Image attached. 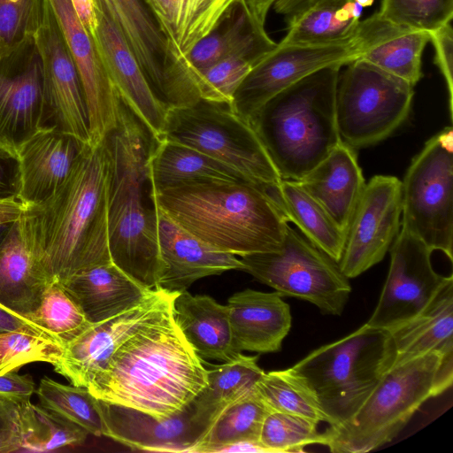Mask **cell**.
<instances>
[{
	"instance_id": "cell-1",
	"label": "cell",
	"mask_w": 453,
	"mask_h": 453,
	"mask_svg": "<svg viewBox=\"0 0 453 453\" xmlns=\"http://www.w3.org/2000/svg\"><path fill=\"white\" fill-rule=\"evenodd\" d=\"M109 160L104 142L86 144L64 182L44 201L24 204L26 244L50 283L111 262Z\"/></svg>"
},
{
	"instance_id": "cell-2",
	"label": "cell",
	"mask_w": 453,
	"mask_h": 453,
	"mask_svg": "<svg viewBox=\"0 0 453 453\" xmlns=\"http://www.w3.org/2000/svg\"><path fill=\"white\" fill-rule=\"evenodd\" d=\"M208 370L176 325L173 304L112 354L87 389L96 398L169 417L206 387Z\"/></svg>"
},
{
	"instance_id": "cell-3",
	"label": "cell",
	"mask_w": 453,
	"mask_h": 453,
	"mask_svg": "<svg viewBox=\"0 0 453 453\" xmlns=\"http://www.w3.org/2000/svg\"><path fill=\"white\" fill-rule=\"evenodd\" d=\"M269 188L244 180H212L149 189V196L200 241L242 257L277 251L283 244L288 222Z\"/></svg>"
},
{
	"instance_id": "cell-4",
	"label": "cell",
	"mask_w": 453,
	"mask_h": 453,
	"mask_svg": "<svg viewBox=\"0 0 453 453\" xmlns=\"http://www.w3.org/2000/svg\"><path fill=\"white\" fill-rule=\"evenodd\" d=\"M109 160L111 262L139 284L158 288L162 272L156 211L145 203L148 158L155 138L121 99L117 126L103 140Z\"/></svg>"
},
{
	"instance_id": "cell-5",
	"label": "cell",
	"mask_w": 453,
	"mask_h": 453,
	"mask_svg": "<svg viewBox=\"0 0 453 453\" xmlns=\"http://www.w3.org/2000/svg\"><path fill=\"white\" fill-rule=\"evenodd\" d=\"M342 67L309 74L271 98L251 119L282 180H300L342 142L336 91Z\"/></svg>"
},
{
	"instance_id": "cell-6",
	"label": "cell",
	"mask_w": 453,
	"mask_h": 453,
	"mask_svg": "<svg viewBox=\"0 0 453 453\" xmlns=\"http://www.w3.org/2000/svg\"><path fill=\"white\" fill-rule=\"evenodd\" d=\"M453 382V354L430 352L394 365L344 424L328 426L324 446L334 453H365L391 441L428 399Z\"/></svg>"
},
{
	"instance_id": "cell-7",
	"label": "cell",
	"mask_w": 453,
	"mask_h": 453,
	"mask_svg": "<svg viewBox=\"0 0 453 453\" xmlns=\"http://www.w3.org/2000/svg\"><path fill=\"white\" fill-rule=\"evenodd\" d=\"M395 360L390 332L365 324L289 369L313 394L328 426L334 427L351 418Z\"/></svg>"
},
{
	"instance_id": "cell-8",
	"label": "cell",
	"mask_w": 453,
	"mask_h": 453,
	"mask_svg": "<svg viewBox=\"0 0 453 453\" xmlns=\"http://www.w3.org/2000/svg\"><path fill=\"white\" fill-rule=\"evenodd\" d=\"M160 138L204 153L254 184L269 188L282 180L254 126L231 104L201 99L169 108Z\"/></svg>"
},
{
	"instance_id": "cell-9",
	"label": "cell",
	"mask_w": 453,
	"mask_h": 453,
	"mask_svg": "<svg viewBox=\"0 0 453 453\" xmlns=\"http://www.w3.org/2000/svg\"><path fill=\"white\" fill-rule=\"evenodd\" d=\"M344 67L336 91L341 140L354 150L374 145L407 119L414 86L360 58Z\"/></svg>"
},
{
	"instance_id": "cell-10",
	"label": "cell",
	"mask_w": 453,
	"mask_h": 453,
	"mask_svg": "<svg viewBox=\"0 0 453 453\" xmlns=\"http://www.w3.org/2000/svg\"><path fill=\"white\" fill-rule=\"evenodd\" d=\"M401 227L452 261L453 129L431 137L411 160L403 181Z\"/></svg>"
},
{
	"instance_id": "cell-11",
	"label": "cell",
	"mask_w": 453,
	"mask_h": 453,
	"mask_svg": "<svg viewBox=\"0 0 453 453\" xmlns=\"http://www.w3.org/2000/svg\"><path fill=\"white\" fill-rule=\"evenodd\" d=\"M245 272L281 296L311 303L324 314L339 316L351 287L339 265L288 224L281 248L241 257Z\"/></svg>"
},
{
	"instance_id": "cell-12",
	"label": "cell",
	"mask_w": 453,
	"mask_h": 453,
	"mask_svg": "<svg viewBox=\"0 0 453 453\" xmlns=\"http://www.w3.org/2000/svg\"><path fill=\"white\" fill-rule=\"evenodd\" d=\"M137 60L157 96L167 108L201 100L188 73L174 60L144 0H101Z\"/></svg>"
},
{
	"instance_id": "cell-13",
	"label": "cell",
	"mask_w": 453,
	"mask_h": 453,
	"mask_svg": "<svg viewBox=\"0 0 453 453\" xmlns=\"http://www.w3.org/2000/svg\"><path fill=\"white\" fill-rule=\"evenodd\" d=\"M356 34V33H355ZM359 58L354 36L326 44H280L266 53L237 88L231 105L249 121L274 96L324 67L345 65Z\"/></svg>"
},
{
	"instance_id": "cell-14",
	"label": "cell",
	"mask_w": 453,
	"mask_h": 453,
	"mask_svg": "<svg viewBox=\"0 0 453 453\" xmlns=\"http://www.w3.org/2000/svg\"><path fill=\"white\" fill-rule=\"evenodd\" d=\"M390 265L377 306L366 324L391 330L421 312L452 275L433 267L430 250L403 228L392 242Z\"/></svg>"
},
{
	"instance_id": "cell-15",
	"label": "cell",
	"mask_w": 453,
	"mask_h": 453,
	"mask_svg": "<svg viewBox=\"0 0 453 453\" xmlns=\"http://www.w3.org/2000/svg\"><path fill=\"white\" fill-rule=\"evenodd\" d=\"M401 180L375 175L365 184L346 232L340 270L348 278L380 263L401 228Z\"/></svg>"
},
{
	"instance_id": "cell-16",
	"label": "cell",
	"mask_w": 453,
	"mask_h": 453,
	"mask_svg": "<svg viewBox=\"0 0 453 453\" xmlns=\"http://www.w3.org/2000/svg\"><path fill=\"white\" fill-rule=\"evenodd\" d=\"M35 41L43 65V127L55 128L90 144L81 79L49 0Z\"/></svg>"
},
{
	"instance_id": "cell-17",
	"label": "cell",
	"mask_w": 453,
	"mask_h": 453,
	"mask_svg": "<svg viewBox=\"0 0 453 453\" xmlns=\"http://www.w3.org/2000/svg\"><path fill=\"white\" fill-rule=\"evenodd\" d=\"M178 293L153 289L140 303L99 323L91 324L63 347L54 370L72 385L87 388L104 369L112 354L131 335L159 318Z\"/></svg>"
},
{
	"instance_id": "cell-18",
	"label": "cell",
	"mask_w": 453,
	"mask_h": 453,
	"mask_svg": "<svg viewBox=\"0 0 453 453\" xmlns=\"http://www.w3.org/2000/svg\"><path fill=\"white\" fill-rule=\"evenodd\" d=\"M43 127V65L32 37L0 57V142L17 150Z\"/></svg>"
},
{
	"instance_id": "cell-19",
	"label": "cell",
	"mask_w": 453,
	"mask_h": 453,
	"mask_svg": "<svg viewBox=\"0 0 453 453\" xmlns=\"http://www.w3.org/2000/svg\"><path fill=\"white\" fill-rule=\"evenodd\" d=\"M49 2L81 79L88 113L90 144H98L117 126L121 98L94 39L81 23L71 1Z\"/></svg>"
},
{
	"instance_id": "cell-20",
	"label": "cell",
	"mask_w": 453,
	"mask_h": 453,
	"mask_svg": "<svg viewBox=\"0 0 453 453\" xmlns=\"http://www.w3.org/2000/svg\"><path fill=\"white\" fill-rule=\"evenodd\" d=\"M191 403L183 411L162 418L96 398L103 435L133 449L151 452L193 453L207 431L194 419Z\"/></svg>"
},
{
	"instance_id": "cell-21",
	"label": "cell",
	"mask_w": 453,
	"mask_h": 453,
	"mask_svg": "<svg viewBox=\"0 0 453 453\" xmlns=\"http://www.w3.org/2000/svg\"><path fill=\"white\" fill-rule=\"evenodd\" d=\"M97 27L93 37L120 98L157 140L168 108L157 96L134 54L101 0H95Z\"/></svg>"
},
{
	"instance_id": "cell-22",
	"label": "cell",
	"mask_w": 453,
	"mask_h": 453,
	"mask_svg": "<svg viewBox=\"0 0 453 453\" xmlns=\"http://www.w3.org/2000/svg\"><path fill=\"white\" fill-rule=\"evenodd\" d=\"M152 203L162 262L158 288L180 293L201 278L231 270H244L243 264L235 255L218 250L200 241Z\"/></svg>"
},
{
	"instance_id": "cell-23",
	"label": "cell",
	"mask_w": 453,
	"mask_h": 453,
	"mask_svg": "<svg viewBox=\"0 0 453 453\" xmlns=\"http://www.w3.org/2000/svg\"><path fill=\"white\" fill-rule=\"evenodd\" d=\"M86 143L52 127H42L24 141L17 153L23 204L50 197L67 178Z\"/></svg>"
},
{
	"instance_id": "cell-24",
	"label": "cell",
	"mask_w": 453,
	"mask_h": 453,
	"mask_svg": "<svg viewBox=\"0 0 453 453\" xmlns=\"http://www.w3.org/2000/svg\"><path fill=\"white\" fill-rule=\"evenodd\" d=\"M355 37L359 58L415 86L422 78V55L429 33L394 23L379 12L361 19Z\"/></svg>"
},
{
	"instance_id": "cell-25",
	"label": "cell",
	"mask_w": 453,
	"mask_h": 453,
	"mask_svg": "<svg viewBox=\"0 0 453 453\" xmlns=\"http://www.w3.org/2000/svg\"><path fill=\"white\" fill-rule=\"evenodd\" d=\"M282 296L275 292L245 289L227 300V310L236 352L260 354L280 350L291 328V312Z\"/></svg>"
},
{
	"instance_id": "cell-26",
	"label": "cell",
	"mask_w": 453,
	"mask_h": 453,
	"mask_svg": "<svg viewBox=\"0 0 453 453\" xmlns=\"http://www.w3.org/2000/svg\"><path fill=\"white\" fill-rule=\"evenodd\" d=\"M60 285L90 324L131 309L153 290L139 284L112 262L81 271Z\"/></svg>"
},
{
	"instance_id": "cell-27",
	"label": "cell",
	"mask_w": 453,
	"mask_h": 453,
	"mask_svg": "<svg viewBox=\"0 0 453 453\" xmlns=\"http://www.w3.org/2000/svg\"><path fill=\"white\" fill-rule=\"evenodd\" d=\"M296 181L346 233L366 184L355 150L341 142Z\"/></svg>"
},
{
	"instance_id": "cell-28",
	"label": "cell",
	"mask_w": 453,
	"mask_h": 453,
	"mask_svg": "<svg viewBox=\"0 0 453 453\" xmlns=\"http://www.w3.org/2000/svg\"><path fill=\"white\" fill-rule=\"evenodd\" d=\"M144 2L166 38L170 54L185 71L182 65L185 58L202 39L224 21L241 0Z\"/></svg>"
},
{
	"instance_id": "cell-29",
	"label": "cell",
	"mask_w": 453,
	"mask_h": 453,
	"mask_svg": "<svg viewBox=\"0 0 453 453\" xmlns=\"http://www.w3.org/2000/svg\"><path fill=\"white\" fill-rule=\"evenodd\" d=\"M173 316L181 333L203 359L228 361L235 357L226 304L187 290L173 301Z\"/></svg>"
},
{
	"instance_id": "cell-30",
	"label": "cell",
	"mask_w": 453,
	"mask_h": 453,
	"mask_svg": "<svg viewBox=\"0 0 453 453\" xmlns=\"http://www.w3.org/2000/svg\"><path fill=\"white\" fill-rule=\"evenodd\" d=\"M276 46L277 42L265 30L251 24L240 3L213 32L192 49L182 65L196 84L194 73L199 70L229 57L246 58L257 64Z\"/></svg>"
},
{
	"instance_id": "cell-31",
	"label": "cell",
	"mask_w": 453,
	"mask_h": 453,
	"mask_svg": "<svg viewBox=\"0 0 453 453\" xmlns=\"http://www.w3.org/2000/svg\"><path fill=\"white\" fill-rule=\"evenodd\" d=\"M50 284L26 244L19 219L0 245V305L27 319Z\"/></svg>"
},
{
	"instance_id": "cell-32",
	"label": "cell",
	"mask_w": 453,
	"mask_h": 453,
	"mask_svg": "<svg viewBox=\"0 0 453 453\" xmlns=\"http://www.w3.org/2000/svg\"><path fill=\"white\" fill-rule=\"evenodd\" d=\"M388 331L395 348L394 365L430 352L453 354V279L421 312Z\"/></svg>"
},
{
	"instance_id": "cell-33",
	"label": "cell",
	"mask_w": 453,
	"mask_h": 453,
	"mask_svg": "<svg viewBox=\"0 0 453 453\" xmlns=\"http://www.w3.org/2000/svg\"><path fill=\"white\" fill-rule=\"evenodd\" d=\"M147 178L149 189L153 191L192 181H249L234 168L206 154L164 138L155 139L151 147Z\"/></svg>"
},
{
	"instance_id": "cell-34",
	"label": "cell",
	"mask_w": 453,
	"mask_h": 453,
	"mask_svg": "<svg viewBox=\"0 0 453 453\" xmlns=\"http://www.w3.org/2000/svg\"><path fill=\"white\" fill-rule=\"evenodd\" d=\"M257 359L241 352L208 370L206 387L191 403L194 419L207 432L228 407L256 388L265 373Z\"/></svg>"
},
{
	"instance_id": "cell-35",
	"label": "cell",
	"mask_w": 453,
	"mask_h": 453,
	"mask_svg": "<svg viewBox=\"0 0 453 453\" xmlns=\"http://www.w3.org/2000/svg\"><path fill=\"white\" fill-rule=\"evenodd\" d=\"M269 192L288 222L335 262L345 245L346 233L334 222L323 206L296 180H282Z\"/></svg>"
},
{
	"instance_id": "cell-36",
	"label": "cell",
	"mask_w": 453,
	"mask_h": 453,
	"mask_svg": "<svg viewBox=\"0 0 453 453\" xmlns=\"http://www.w3.org/2000/svg\"><path fill=\"white\" fill-rule=\"evenodd\" d=\"M363 7L354 0H321L287 26L280 44L332 43L355 35Z\"/></svg>"
},
{
	"instance_id": "cell-37",
	"label": "cell",
	"mask_w": 453,
	"mask_h": 453,
	"mask_svg": "<svg viewBox=\"0 0 453 453\" xmlns=\"http://www.w3.org/2000/svg\"><path fill=\"white\" fill-rule=\"evenodd\" d=\"M271 410L256 388L228 407L212 424L193 453L241 441L258 443L263 421Z\"/></svg>"
},
{
	"instance_id": "cell-38",
	"label": "cell",
	"mask_w": 453,
	"mask_h": 453,
	"mask_svg": "<svg viewBox=\"0 0 453 453\" xmlns=\"http://www.w3.org/2000/svg\"><path fill=\"white\" fill-rule=\"evenodd\" d=\"M21 432L23 449L51 451L82 443L88 433L65 417L35 405L21 403Z\"/></svg>"
},
{
	"instance_id": "cell-39",
	"label": "cell",
	"mask_w": 453,
	"mask_h": 453,
	"mask_svg": "<svg viewBox=\"0 0 453 453\" xmlns=\"http://www.w3.org/2000/svg\"><path fill=\"white\" fill-rule=\"evenodd\" d=\"M62 347L91 324L59 283H50L37 309L27 318Z\"/></svg>"
},
{
	"instance_id": "cell-40",
	"label": "cell",
	"mask_w": 453,
	"mask_h": 453,
	"mask_svg": "<svg viewBox=\"0 0 453 453\" xmlns=\"http://www.w3.org/2000/svg\"><path fill=\"white\" fill-rule=\"evenodd\" d=\"M256 390L271 411L326 422L313 394L289 368L265 372L257 381Z\"/></svg>"
},
{
	"instance_id": "cell-41",
	"label": "cell",
	"mask_w": 453,
	"mask_h": 453,
	"mask_svg": "<svg viewBox=\"0 0 453 453\" xmlns=\"http://www.w3.org/2000/svg\"><path fill=\"white\" fill-rule=\"evenodd\" d=\"M36 393L45 409L74 422L88 434L103 435V421L96 397L87 388L64 385L45 377L41 380Z\"/></svg>"
},
{
	"instance_id": "cell-42",
	"label": "cell",
	"mask_w": 453,
	"mask_h": 453,
	"mask_svg": "<svg viewBox=\"0 0 453 453\" xmlns=\"http://www.w3.org/2000/svg\"><path fill=\"white\" fill-rule=\"evenodd\" d=\"M319 423L307 417L270 411L263 421L258 443L265 452H303L308 445H323Z\"/></svg>"
},
{
	"instance_id": "cell-43",
	"label": "cell",
	"mask_w": 453,
	"mask_h": 453,
	"mask_svg": "<svg viewBox=\"0 0 453 453\" xmlns=\"http://www.w3.org/2000/svg\"><path fill=\"white\" fill-rule=\"evenodd\" d=\"M62 354L63 347L48 334L27 330L0 333V375L34 362L54 365Z\"/></svg>"
},
{
	"instance_id": "cell-44",
	"label": "cell",
	"mask_w": 453,
	"mask_h": 453,
	"mask_svg": "<svg viewBox=\"0 0 453 453\" xmlns=\"http://www.w3.org/2000/svg\"><path fill=\"white\" fill-rule=\"evenodd\" d=\"M48 0H0V57L35 37Z\"/></svg>"
},
{
	"instance_id": "cell-45",
	"label": "cell",
	"mask_w": 453,
	"mask_h": 453,
	"mask_svg": "<svg viewBox=\"0 0 453 453\" xmlns=\"http://www.w3.org/2000/svg\"><path fill=\"white\" fill-rule=\"evenodd\" d=\"M378 12L394 23L429 33L452 21L453 0H381Z\"/></svg>"
},
{
	"instance_id": "cell-46",
	"label": "cell",
	"mask_w": 453,
	"mask_h": 453,
	"mask_svg": "<svg viewBox=\"0 0 453 453\" xmlns=\"http://www.w3.org/2000/svg\"><path fill=\"white\" fill-rule=\"evenodd\" d=\"M256 63L242 57H229L194 73L201 99L231 104L234 96Z\"/></svg>"
},
{
	"instance_id": "cell-47",
	"label": "cell",
	"mask_w": 453,
	"mask_h": 453,
	"mask_svg": "<svg viewBox=\"0 0 453 453\" xmlns=\"http://www.w3.org/2000/svg\"><path fill=\"white\" fill-rule=\"evenodd\" d=\"M21 403L0 395V453L23 449Z\"/></svg>"
},
{
	"instance_id": "cell-48",
	"label": "cell",
	"mask_w": 453,
	"mask_h": 453,
	"mask_svg": "<svg viewBox=\"0 0 453 453\" xmlns=\"http://www.w3.org/2000/svg\"><path fill=\"white\" fill-rule=\"evenodd\" d=\"M434 49V63L446 84L450 118L453 113V29L451 21L429 32Z\"/></svg>"
},
{
	"instance_id": "cell-49",
	"label": "cell",
	"mask_w": 453,
	"mask_h": 453,
	"mask_svg": "<svg viewBox=\"0 0 453 453\" xmlns=\"http://www.w3.org/2000/svg\"><path fill=\"white\" fill-rule=\"evenodd\" d=\"M20 186L17 150L0 142V200L19 199Z\"/></svg>"
},
{
	"instance_id": "cell-50",
	"label": "cell",
	"mask_w": 453,
	"mask_h": 453,
	"mask_svg": "<svg viewBox=\"0 0 453 453\" xmlns=\"http://www.w3.org/2000/svg\"><path fill=\"white\" fill-rule=\"evenodd\" d=\"M35 392V382L29 375L8 372L0 375V395L20 402L29 401Z\"/></svg>"
},
{
	"instance_id": "cell-51",
	"label": "cell",
	"mask_w": 453,
	"mask_h": 453,
	"mask_svg": "<svg viewBox=\"0 0 453 453\" xmlns=\"http://www.w3.org/2000/svg\"><path fill=\"white\" fill-rule=\"evenodd\" d=\"M23 206L19 199L0 200V245L20 218Z\"/></svg>"
},
{
	"instance_id": "cell-52",
	"label": "cell",
	"mask_w": 453,
	"mask_h": 453,
	"mask_svg": "<svg viewBox=\"0 0 453 453\" xmlns=\"http://www.w3.org/2000/svg\"><path fill=\"white\" fill-rule=\"evenodd\" d=\"M278 0H241V4L251 24L261 30L265 25L269 10Z\"/></svg>"
},
{
	"instance_id": "cell-53",
	"label": "cell",
	"mask_w": 453,
	"mask_h": 453,
	"mask_svg": "<svg viewBox=\"0 0 453 453\" xmlns=\"http://www.w3.org/2000/svg\"><path fill=\"white\" fill-rule=\"evenodd\" d=\"M321 0H278L274 4V11L282 15L288 26L303 12Z\"/></svg>"
},
{
	"instance_id": "cell-54",
	"label": "cell",
	"mask_w": 453,
	"mask_h": 453,
	"mask_svg": "<svg viewBox=\"0 0 453 453\" xmlns=\"http://www.w3.org/2000/svg\"><path fill=\"white\" fill-rule=\"evenodd\" d=\"M70 1L81 23L93 38L97 27V14L95 0Z\"/></svg>"
},
{
	"instance_id": "cell-55",
	"label": "cell",
	"mask_w": 453,
	"mask_h": 453,
	"mask_svg": "<svg viewBox=\"0 0 453 453\" xmlns=\"http://www.w3.org/2000/svg\"><path fill=\"white\" fill-rule=\"evenodd\" d=\"M14 330H27L45 334L26 318L17 315L0 305V333Z\"/></svg>"
},
{
	"instance_id": "cell-56",
	"label": "cell",
	"mask_w": 453,
	"mask_h": 453,
	"mask_svg": "<svg viewBox=\"0 0 453 453\" xmlns=\"http://www.w3.org/2000/svg\"><path fill=\"white\" fill-rule=\"evenodd\" d=\"M239 453V452H265L259 443L249 441H241L219 445L208 449L206 453Z\"/></svg>"
},
{
	"instance_id": "cell-57",
	"label": "cell",
	"mask_w": 453,
	"mask_h": 453,
	"mask_svg": "<svg viewBox=\"0 0 453 453\" xmlns=\"http://www.w3.org/2000/svg\"><path fill=\"white\" fill-rule=\"evenodd\" d=\"M357 4H358L363 8L369 7L372 5L374 0H354Z\"/></svg>"
}]
</instances>
